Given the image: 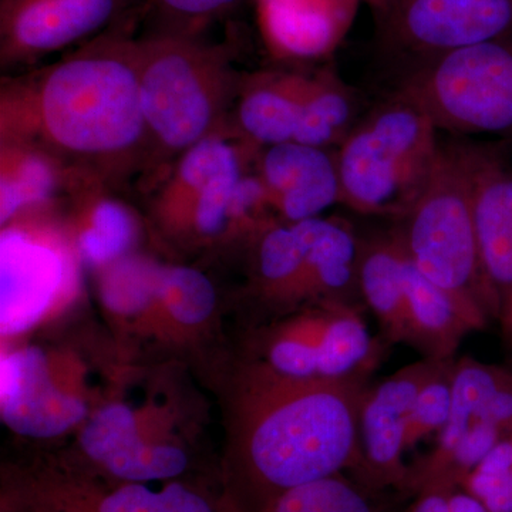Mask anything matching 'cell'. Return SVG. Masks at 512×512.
<instances>
[{
	"label": "cell",
	"mask_w": 512,
	"mask_h": 512,
	"mask_svg": "<svg viewBox=\"0 0 512 512\" xmlns=\"http://www.w3.org/2000/svg\"><path fill=\"white\" fill-rule=\"evenodd\" d=\"M0 140L53 158L76 180L117 192L148 181L140 46L117 25L55 63L3 82Z\"/></svg>",
	"instance_id": "cell-1"
},
{
	"label": "cell",
	"mask_w": 512,
	"mask_h": 512,
	"mask_svg": "<svg viewBox=\"0 0 512 512\" xmlns=\"http://www.w3.org/2000/svg\"><path fill=\"white\" fill-rule=\"evenodd\" d=\"M363 376L293 379L262 362L239 379L222 468L232 512H269L313 481L355 470Z\"/></svg>",
	"instance_id": "cell-2"
},
{
	"label": "cell",
	"mask_w": 512,
	"mask_h": 512,
	"mask_svg": "<svg viewBox=\"0 0 512 512\" xmlns=\"http://www.w3.org/2000/svg\"><path fill=\"white\" fill-rule=\"evenodd\" d=\"M138 46L151 187L190 148L231 130L244 76L232 66L227 46L201 35L156 30Z\"/></svg>",
	"instance_id": "cell-3"
},
{
	"label": "cell",
	"mask_w": 512,
	"mask_h": 512,
	"mask_svg": "<svg viewBox=\"0 0 512 512\" xmlns=\"http://www.w3.org/2000/svg\"><path fill=\"white\" fill-rule=\"evenodd\" d=\"M258 151L229 130L178 157L150 187L148 221L158 237L183 251L251 244L271 222L264 188L247 175Z\"/></svg>",
	"instance_id": "cell-4"
},
{
	"label": "cell",
	"mask_w": 512,
	"mask_h": 512,
	"mask_svg": "<svg viewBox=\"0 0 512 512\" xmlns=\"http://www.w3.org/2000/svg\"><path fill=\"white\" fill-rule=\"evenodd\" d=\"M478 147L441 144L429 183L397 227L407 258L440 288L498 318L501 299L488 284L474 220Z\"/></svg>",
	"instance_id": "cell-5"
},
{
	"label": "cell",
	"mask_w": 512,
	"mask_h": 512,
	"mask_svg": "<svg viewBox=\"0 0 512 512\" xmlns=\"http://www.w3.org/2000/svg\"><path fill=\"white\" fill-rule=\"evenodd\" d=\"M437 128L400 94L357 121L336 148L340 204L400 221L429 183L440 151Z\"/></svg>",
	"instance_id": "cell-6"
},
{
	"label": "cell",
	"mask_w": 512,
	"mask_h": 512,
	"mask_svg": "<svg viewBox=\"0 0 512 512\" xmlns=\"http://www.w3.org/2000/svg\"><path fill=\"white\" fill-rule=\"evenodd\" d=\"M359 245L348 222L336 218L276 222L249 244V291L278 312L349 303L359 293Z\"/></svg>",
	"instance_id": "cell-7"
},
{
	"label": "cell",
	"mask_w": 512,
	"mask_h": 512,
	"mask_svg": "<svg viewBox=\"0 0 512 512\" xmlns=\"http://www.w3.org/2000/svg\"><path fill=\"white\" fill-rule=\"evenodd\" d=\"M457 134H512V35L417 60L397 90Z\"/></svg>",
	"instance_id": "cell-8"
},
{
	"label": "cell",
	"mask_w": 512,
	"mask_h": 512,
	"mask_svg": "<svg viewBox=\"0 0 512 512\" xmlns=\"http://www.w3.org/2000/svg\"><path fill=\"white\" fill-rule=\"evenodd\" d=\"M43 207L2 225L0 333L2 342L59 316L80 292V258L69 228L43 217Z\"/></svg>",
	"instance_id": "cell-9"
},
{
	"label": "cell",
	"mask_w": 512,
	"mask_h": 512,
	"mask_svg": "<svg viewBox=\"0 0 512 512\" xmlns=\"http://www.w3.org/2000/svg\"><path fill=\"white\" fill-rule=\"evenodd\" d=\"M2 512H232L225 498L170 481L161 490L119 483L80 464L36 461L3 474Z\"/></svg>",
	"instance_id": "cell-10"
},
{
	"label": "cell",
	"mask_w": 512,
	"mask_h": 512,
	"mask_svg": "<svg viewBox=\"0 0 512 512\" xmlns=\"http://www.w3.org/2000/svg\"><path fill=\"white\" fill-rule=\"evenodd\" d=\"M0 414L10 430L30 439H56L82 427L92 412L80 366L37 346L3 348Z\"/></svg>",
	"instance_id": "cell-11"
},
{
	"label": "cell",
	"mask_w": 512,
	"mask_h": 512,
	"mask_svg": "<svg viewBox=\"0 0 512 512\" xmlns=\"http://www.w3.org/2000/svg\"><path fill=\"white\" fill-rule=\"evenodd\" d=\"M160 431L151 410L104 404L80 427V466L119 483L177 480L190 468V454L175 437Z\"/></svg>",
	"instance_id": "cell-12"
},
{
	"label": "cell",
	"mask_w": 512,
	"mask_h": 512,
	"mask_svg": "<svg viewBox=\"0 0 512 512\" xmlns=\"http://www.w3.org/2000/svg\"><path fill=\"white\" fill-rule=\"evenodd\" d=\"M133 0H0L3 70L35 66L120 25Z\"/></svg>",
	"instance_id": "cell-13"
},
{
	"label": "cell",
	"mask_w": 512,
	"mask_h": 512,
	"mask_svg": "<svg viewBox=\"0 0 512 512\" xmlns=\"http://www.w3.org/2000/svg\"><path fill=\"white\" fill-rule=\"evenodd\" d=\"M451 360L424 357L367 390L359 417V458L355 471L369 490L403 491L409 467L404 463L406 431L420 390Z\"/></svg>",
	"instance_id": "cell-14"
},
{
	"label": "cell",
	"mask_w": 512,
	"mask_h": 512,
	"mask_svg": "<svg viewBox=\"0 0 512 512\" xmlns=\"http://www.w3.org/2000/svg\"><path fill=\"white\" fill-rule=\"evenodd\" d=\"M512 35V0H394L384 18L393 50L417 60Z\"/></svg>",
	"instance_id": "cell-15"
},
{
	"label": "cell",
	"mask_w": 512,
	"mask_h": 512,
	"mask_svg": "<svg viewBox=\"0 0 512 512\" xmlns=\"http://www.w3.org/2000/svg\"><path fill=\"white\" fill-rule=\"evenodd\" d=\"M254 167L279 221L322 217L323 212L342 200L338 158L333 148L295 141L275 144L258 151Z\"/></svg>",
	"instance_id": "cell-16"
},
{
	"label": "cell",
	"mask_w": 512,
	"mask_h": 512,
	"mask_svg": "<svg viewBox=\"0 0 512 512\" xmlns=\"http://www.w3.org/2000/svg\"><path fill=\"white\" fill-rule=\"evenodd\" d=\"M312 73L298 70H262L242 80L231 116V130L249 147L261 148L295 141Z\"/></svg>",
	"instance_id": "cell-17"
},
{
	"label": "cell",
	"mask_w": 512,
	"mask_h": 512,
	"mask_svg": "<svg viewBox=\"0 0 512 512\" xmlns=\"http://www.w3.org/2000/svg\"><path fill=\"white\" fill-rule=\"evenodd\" d=\"M269 50L279 59H319L348 32L356 0H256Z\"/></svg>",
	"instance_id": "cell-18"
},
{
	"label": "cell",
	"mask_w": 512,
	"mask_h": 512,
	"mask_svg": "<svg viewBox=\"0 0 512 512\" xmlns=\"http://www.w3.org/2000/svg\"><path fill=\"white\" fill-rule=\"evenodd\" d=\"M474 220L488 284L503 296L512 289V167L478 147Z\"/></svg>",
	"instance_id": "cell-19"
},
{
	"label": "cell",
	"mask_w": 512,
	"mask_h": 512,
	"mask_svg": "<svg viewBox=\"0 0 512 512\" xmlns=\"http://www.w3.org/2000/svg\"><path fill=\"white\" fill-rule=\"evenodd\" d=\"M409 345L431 359L451 360L467 333L483 329L487 315L421 274L406 255Z\"/></svg>",
	"instance_id": "cell-20"
},
{
	"label": "cell",
	"mask_w": 512,
	"mask_h": 512,
	"mask_svg": "<svg viewBox=\"0 0 512 512\" xmlns=\"http://www.w3.org/2000/svg\"><path fill=\"white\" fill-rule=\"evenodd\" d=\"M357 285L384 336L390 342L409 345L406 252L397 229L360 239Z\"/></svg>",
	"instance_id": "cell-21"
},
{
	"label": "cell",
	"mask_w": 512,
	"mask_h": 512,
	"mask_svg": "<svg viewBox=\"0 0 512 512\" xmlns=\"http://www.w3.org/2000/svg\"><path fill=\"white\" fill-rule=\"evenodd\" d=\"M69 192L76 194L79 202L69 229L84 264L96 272L138 251L140 224L130 207L113 198L117 192L86 183Z\"/></svg>",
	"instance_id": "cell-22"
},
{
	"label": "cell",
	"mask_w": 512,
	"mask_h": 512,
	"mask_svg": "<svg viewBox=\"0 0 512 512\" xmlns=\"http://www.w3.org/2000/svg\"><path fill=\"white\" fill-rule=\"evenodd\" d=\"M215 309L217 291L204 272L194 266L165 264L141 333L165 342L187 340L210 322Z\"/></svg>",
	"instance_id": "cell-23"
},
{
	"label": "cell",
	"mask_w": 512,
	"mask_h": 512,
	"mask_svg": "<svg viewBox=\"0 0 512 512\" xmlns=\"http://www.w3.org/2000/svg\"><path fill=\"white\" fill-rule=\"evenodd\" d=\"M0 144L2 225L18 217L20 212L52 204L59 188L69 187L70 175L42 151L22 144Z\"/></svg>",
	"instance_id": "cell-24"
},
{
	"label": "cell",
	"mask_w": 512,
	"mask_h": 512,
	"mask_svg": "<svg viewBox=\"0 0 512 512\" xmlns=\"http://www.w3.org/2000/svg\"><path fill=\"white\" fill-rule=\"evenodd\" d=\"M163 265L136 251L96 271L97 293L110 318L141 333L156 301Z\"/></svg>",
	"instance_id": "cell-25"
},
{
	"label": "cell",
	"mask_w": 512,
	"mask_h": 512,
	"mask_svg": "<svg viewBox=\"0 0 512 512\" xmlns=\"http://www.w3.org/2000/svg\"><path fill=\"white\" fill-rule=\"evenodd\" d=\"M357 123V99L332 69L313 72L311 93L306 101L295 143L339 147Z\"/></svg>",
	"instance_id": "cell-26"
},
{
	"label": "cell",
	"mask_w": 512,
	"mask_h": 512,
	"mask_svg": "<svg viewBox=\"0 0 512 512\" xmlns=\"http://www.w3.org/2000/svg\"><path fill=\"white\" fill-rule=\"evenodd\" d=\"M375 357V343L365 320L350 303L330 302L325 335L318 350V376L350 379L363 376Z\"/></svg>",
	"instance_id": "cell-27"
},
{
	"label": "cell",
	"mask_w": 512,
	"mask_h": 512,
	"mask_svg": "<svg viewBox=\"0 0 512 512\" xmlns=\"http://www.w3.org/2000/svg\"><path fill=\"white\" fill-rule=\"evenodd\" d=\"M329 318V303H320L286 320L266 340L262 363L293 379L318 376V350Z\"/></svg>",
	"instance_id": "cell-28"
},
{
	"label": "cell",
	"mask_w": 512,
	"mask_h": 512,
	"mask_svg": "<svg viewBox=\"0 0 512 512\" xmlns=\"http://www.w3.org/2000/svg\"><path fill=\"white\" fill-rule=\"evenodd\" d=\"M269 512H380L360 484L342 474L322 478L282 495Z\"/></svg>",
	"instance_id": "cell-29"
},
{
	"label": "cell",
	"mask_w": 512,
	"mask_h": 512,
	"mask_svg": "<svg viewBox=\"0 0 512 512\" xmlns=\"http://www.w3.org/2000/svg\"><path fill=\"white\" fill-rule=\"evenodd\" d=\"M461 487L490 512H512V436L500 441Z\"/></svg>",
	"instance_id": "cell-30"
},
{
	"label": "cell",
	"mask_w": 512,
	"mask_h": 512,
	"mask_svg": "<svg viewBox=\"0 0 512 512\" xmlns=\"http://www.w3.org/2000/svg\"><path fill=\"white\" fill-rule=\"evenodd\" d=\"M453 367V362L447 363L420 390L407 424L406 450L431 434L440 433L446 426L453 403Z\"/></svg>",
	"instance_id": "cell-31"
},
{
	"label": "cell",
	"mask_w": 512,
	"mask_h": 512,
	"mask_svg": "<svg viewBox=\"0 0 512 512\" xmlns=\"http://www.w3.org/2000/svg\"><path fill=\"white\" fill-rule=\"evenodd\" d=\"M242 0H148L151 12L167 32L201 35L214 20L237 8Z\"/></svg>",
	"instance_id": "cell-32"
},
{
	"label": "cell",
	"mask_w": 512,
	"mask_h": 512,
	"mask_svg": "<svg viewBox=\"0 0 512 512\" xmlns=\"http://www.w3.org/2000/svg\"><path fill=\"white\" fill-rule=\"evenodd\" d=\"M448 493L450 491H430L416 495V501L406 512H451Z\"/></svg>",
	"instance_id": "cell-33"
},
{
	"label": "cell",
	"mask_w": 512,
	"mask_h": 512,
	"mask_svg": "<svg viewBox=\"0 0 512 512\" xmlns=\"http://www.w3.org/2000/svg\"><path fill=\"white\" fill-rule=\"evenodd\" d=\"M498 319L503 325L504 335L512 345V289L508 291L501 299L500 315Z\"/></svg>",
	"instance_id": "cell-34"
},
{
	"label": "cell",
	"mask_w": 512,
	"mask_h": 512,
	"mask_svg": "<svg viewBox=\"0 0 512 512\" xmlns=\"http://www.w3.org/2000/svg\"><path fill=\"white\" fill-rule=\"evenodd\" d=\"M356 2H363L366 5L372 6L377 12L382 13L383 18H386L387 13L392 9L394 0H356Z\"/></svg>",
	"instance_id": "cell-35"
}]
</instances>
